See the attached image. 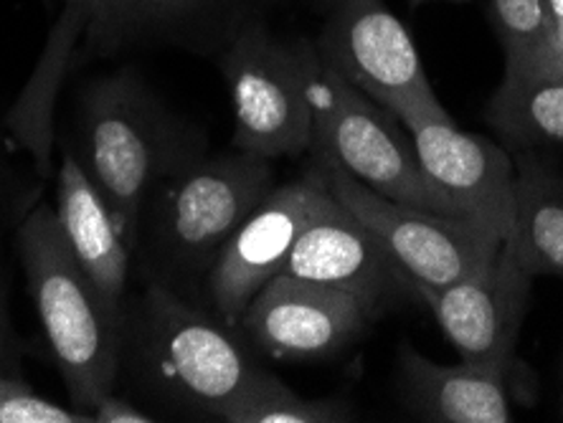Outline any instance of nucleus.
<instances>
[{
	"instance_id": "nucleus-1",
	"label": "nucleus",
	"mask_w": 563,
	"mask_h": 423,
	"mask_svg": "<svg viewBox=\"0 0 563 423\" xmlns=\"http://www.w3.org/2000/svg\"><path fill=\"white\" fill-rule=\"evenodd\" d=\"M21 259L38 320L71 401L92 416L120 368L118 310L74 256L56 211L38 205L19 231Z\"/></svg>"
},
{
	"instance_id": "nucleus-2",
	"label": "nucleus",
	"mask_w": 563,
	"mask_h": 423,
	"mask_svg": "<svg viewBox=\"0 0 563 423\" xmlns=\"http://www.w3.org/2000/svg\"><path fill=\"white\" fill-rule=\"evenodd\" d=\"M196 157L176 122L135 77L114 74L87 91L77 163L110 205L130 246L155 188Z\"/></svg>"
},
{
	"instance_id": "nucleus-3",
	"label": "nucleus",
	"mask_w": 563,
	"mask_h": 423,
	"mask_svg": "<svg viewBox=\"0 0 563 423\" xmlns=\"http://www.w3.org/2000/svg\"><path fill=\"white\" fill-rule=\"evenodd\" d=\"M312 155L328 160L388 201L442 213L421 172L411 135L401 120L320 59L312 48L308 66ZM446 215V213H444Z\"/></svg>"
},
{
	"instance_id": "nucleus-4",
	"label": "nucleus",
	"mask_w": 563,
	"mask_h": 423,
	"mask_svg": "<svg viewBox=\"0 0 563 423\" xmlns=\"http://www.w3.org/2000/svg\"><path fill=\"white\" fill-rule=\"evenodd\" d=\"M312 44H285L260 21L231 41L221 74L234 110V147L256 157H297L312 147L308 66Z\"/></svg>"
},
{
	"instance_id": "nucleus-5",
	"label": "nucleus",
	"mask_w": 563,
	"mask_h": 423,
	"mask_svg": "<svg viewBox=\"0 0 563 423\" xmlns=\"http://www.w3.org/2000/svg\"><path fill=\"white\" fill-rule=\"evenodd\" d=\"M140 339V355L157 391L213 419L262 372L227 322L209 318L163 287L147 292Z\"/></svg>"
},
{
	"instance_id": "nucleus-6",
	"label": "nucleus",
	"mask_w": 563,
	"mask_h": 423,
	"mask_svg": "<svg viewBox=\"0 0 563 423\" xmlns=\"http://www.w3.org/2000/svg\"><path fill=\"white\" fill-rule=\"evenodd\" d=\"M272 188L267 157L242 151L209 160L196 157L170 172L147 201L153 205L157 248L180 269H211L221 248Z\"/></svg>"
},
{
	"instance_id": "nucleus-7",
	"label": "nucleus",
	"mask_w": 563,
	"mask_h": 423,
	"mask_svg": "<svg viewBox=\"0 0 563 423\" xmlns=\"http://www.w3.org/2000/svg\"><path fill=\"white\" fill-rule=\"evenodd\" d=\"M314 168L325 178L330 193L399 264L409 287H446L479 269L500 252V238L475 223L388 201L322 155H314Z\"/></svg>"
},
{
	"instance_id": "nucleus-8",
	"label": "nucleus",
	"mask_w": 563,
	"mask_h": 423,
	"mask_svg": "<svg viewBox=\"0 0 563 423\" xmlns=\"http://www.w3.org/2000/svg\"><path fill=\"white\" fill-rule=\"evenodd\" d=\"M314 52L399 120H452L429 85L407 26L384 0H341Z\"/></svg>"
},
{
	"instance_id": "nucleus-9",
	"label": "nucleus",
	"mask_w": 563,
	"mask_h": 423,
	"mask_svg": "<svg viewBox=\"0 0 563 423\" xmlns=\"http://www.w3.org/2000/svg\"><path fill=\"white\" fill-rule=\"evenodd\" d=\"M429 190L442 213L475 223L487 234L510 236L516 219V163L483 135L454 120L404 118Z\"/></svg>"
},
{
	"instance_id": "nucleus-10",
	"label": "nucleus",
	"mask_w": 563,
	"mask_h": 423,
	"mask_svg": "<svg viewBox=\"0 0 563 423\" xmlns=\"http://www.w3.org/2000/svg\"><path fill=\"white\" fill-rule=\"evenodd\" d=\"M378 307L345 289L277 274L252 297L239 327L275 360H325L363 335Z\"/></svg>"
},
{
	"instance_id": "nucleus-11",
	"label": "nucleus",
	"mask_w": 563,
	"mask_h": 423,
	"mask_svg": "<svg viewBox=\"0 0 563 423\" xmlns=\"http://www.w3.org/2000/svg\"><path fill=\"white\" fill-rule=\"evenodd\" d=\"M328 196V182L318 168L300 180L272 188L221 248L209 269V287L219 318L231 330L239 327L252 297L285 267L297 238Z\"/></svg>"
},
{
	"instance_id": "nucleus-12",
	"label": "nucleus",
	"mask_w": 563,
	"mask_h": 423,
	"mask_svg": "<svg viewBox=\"0 0 563 423\" xmlns=\"http://www.w3.org/2000/svg\"><path fill=\"white\" fill-rule=\"evenodd\" d=\"M533 277L508 246L446 287H411L462 360H512L531 302Z\"/></svg>"
},
{
	"instance_id": "nucleus-13",
	"label": "nucleus",
	"mask_w": 563,
	"mask_h": 423,
	"mask_svg": "<svg viewBox=\"0 0 563 423\" xmlns=\"http://www.w3.org/2000/svg\"><path fill=\"white\" fill-rule=\"evenodd\" d=\"M279 274L345 289L378 310H384L394 297L411 294L407 274L333 193L297 238Z\"/></svg>"
},
{
	"instance_id": "nucleus-14",
	"label": "nucleus",
	"mask_w": 563,
	"mask_h": 423,
	"mask_svg": "<svg viewBox=\"0 0 563 423\" xmlns=\"http://www.w3.org/2000/svg\"><path fill=\"white\" fill-rule=\"evenodd\" d=\"M518 360L434 363L411 345L399 347L401 401L411 416L432 423H510Z\"/></svg>"
},
{
	"instance_id": "nucleus-15",
	"label": "nucleus",
	"mask_w": 563,
	"mask_h": 423,
	"mask_svg": "<svg viewBox=\"0 0 563 423\" xmlns=\"http://www.w3.org/2000/svg\"><path fill=\"white\" fill-rule=\"evenodd\" d=\"M59 223L74 256L92 277L99 292L120 304L130 267V242L97 186L74 155L62 157Z\"/></svg>"
},
{
	"instance_id": "nucleus-16",
	"label": "nucleus",
	"mask_w": 563,
	"mask_h": 423,
	"mask_svg": "<svg viewBox=\"0 0 563 423\" xmlns=\"http://www.w3.org/2000/svg\"><path fill=\"white\" fill-rule=\"evenodd\" d=\"M516 219L505 246L531 277L563 279V178L531 147L516 155Z\"/></svg>"
},
{
	"instance_id": "nucleus-17",
	"label": "nucleus",
	"mask_w": 563,
	"mask_h": 423,
	"mask_svg": "<svg viewBox=\"0 0 563 423\" xmlns=\"http://www.w3.org/2000/svg\"><path fill=\"white\" fill-rule=\"evenodd\" d=\"M99 3L102 0H64L59 21L48 33L36 69L11 112L15 135L29 147L41 170H48V160H52L56 97L77 54L79 38L87 33Z\"/></svg>"
},
{
	"instance_id": "nucleus-18",
	"label": "nucleus",
	"mask_w": 563,
	"mask_h": 423,
	"mask_svg": "<svg viewBox=\"0 0 563 423\" xmlns=\"http://www.w3.org/2000/svg\"><path fill=\"white\" fill-rule=\"evenodd\" d=\"M487 120L508 143L563 151V74L553 69L503 71L500 87L487 102Z\"/></svg>"
},
{
	"instance_id": "nucleus-19",
	"label": "nucleus",
	"mask_w": 563,
	"mask_h": 423,
	"mask_svg": "<svg viewBox=\"0 0 563 423\" xmlns=\"http://www.w3.org/2000/svg\"><path fill=\"white\" fill-rule=\"evenodd\" d=\"M227 423H347L353 405L343 398H308L272 376L260 372L246 391L221 411Z\"/></svg>"
},
{
	"instance_id": "nucleus-20",
	"label": "nucleus",
	"mask_w": 563,
	"mask_h": 423,
	"mask_svg": "<svg viewBox=\"0 0 563 423\" xmlns=\"http://www.w3.org/2000/svg\"><path fill=\"white\" fill-rule=\"evenodd\" d=\"M490 19L505 54V71L538 69L551 44L545 0H490Z\"/></svg>"
},
{
	"instance_id": "nucleus-21",
	"label": "nucleus",
	"mask_w": 563,
	"mask_h": 423,
	"mask_svg": "<svg viewBox=\"0 0 563 423\" xmlns=\"http://www.w3.org/2000/svg\"><path fill=\"white\" fill-rule=\"evenodd\" d=\"M206 0H102L87 36L92 46H114L147 29L170 26L198 11Z\"/></svg>"
},
{
	"instance_id": "nucleus-22",
	"label": "nucleus",
	"mask_w": 563,
	"mask_h": 423,
	"mask_svg": "<svg viewBox=\"0 0 563 423\" xmlns=\"http://www.w3.org/2000/svg\"><path fill=\"white\" fill-rule=\"evenodd\" d=\"M95 421L85 411H66L46 398L29 393L11 380L0 383V423H87Z\"/></svg>"
},
{
	"instance_id": "nucleus-23",
	"label": "nucleus",
	"mask_w": 563,
	"mask_h": 423,
	"mask_svg": "<svg viewBox=\"0 0 563 423\" xmlns=\"http://www.w3.org/2000/svg\"><path fill=\"white\" fill-rule=\"evenodd\" d=\"M92 419L97 423H153L155 419L151 413L140 411L137 405H132L128 398H120L110 393L102 403L97 405Z\"/></svg>"
},
{
	"instance_id": "nucleus-24",
	"label": "nucleus",
	"mask_w": 563,
	"mask_h": 423,
	"mask_svg": "<svg viewBox=\"0 0 563 423\" xmlns=\"http://www.w3.org/2000/svg\"><path fill=\"white\" fill-rule=\"evenodd\" d=\"M541 66L563 74V23L551 29V44L549 52H545V62ZM541 66H538V69H541Z\"/></svg>"
},
{
	"instance_id": "nucleus-25",
	"label": "nucleus",
	"mask_w": 563,
	"mask_h": 423,
	"mask_svg": "<svg viewBox=\"0 0 563 423\" xmlns=\"http://www.w3.org/2000/svg\"><path fill=\"white\" fill-rule=\"evenodd\" d=\"M545 5H549L551 29L561 26V23H563V0H545Z\"/></svg>"
},
{
	"instance_id": "nucleus-26",
	"label": "nucleus",
	"mask_w": 563,
	"mask_h": 423,
	"mask_svg": "<svg viewBox=\"0 0 563 423\" xmlns=\"http://www.w3.org/2000/svg\"><path fill=\"white\" fill-rule=\"evenodd\" d=\"M413 3H429V0H413ZM444 3H465V0H444Z\"/></svg>"
},
{
	"instance_id": "nucleus-27",
	"label": "nucleus",
	"mask_w": 563,
	"mask_h": 423,
	"mask_svg": "<svg viewBox=\"0 0 563 423\" xmlns=\"http://www.w3.org/2000/svg\"><path fill=\"white\" fill-rule=\"evenodd\" d=\"M3 380H5V378H0V383H3Z\"/></svg>"
}]
</instances>
